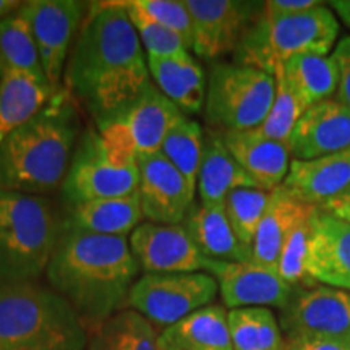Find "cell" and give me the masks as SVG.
<instances>
[{
    "label": "cell",
    "mask_w": 350,
    "mask_h": 350,
    "mask_svg": "<svg viewBox=\"0 0 350 350\" xmlns=\"http://www.w3.org/2000/svg\"><path fill=\"white\" fill-rule=\"evenodd\" d=\"M151 83L146 52L124 2H93L70 51L64 88L96 120Z\"/></svg>",
    "instance_id": "cell-1"
},
{
    "label": "cell",
    "mask_w": 350,
    "mask_h": 350,
    "mask_svg": "<svg viewBox=\"0 0 350 350\" xmlns=\"http://www.w3.org/2000/svg\"><path fill=\"white\" fill-rule=\"evenodd\" d=\"M138 273L129 239L91 234L65 221L46 278L90 331L125 310Z\"/></svg>",
    "instance_id": "cell-2"
},
{
    "label": "cell",
    "mask_w": 350,
    "mask_h": 350,
    "mask_svg": "<svg viewBox=\"0 0 350 350\" xmlns=\"http://www.w3.org/2000/svg\"><path fill=\"white\" fill-rule=\"evenodd\" d=\"M81 135L78 103L65 88L0 142V190L47 196L62 188Z\"/></svg>",
    "instance_id": "cell-3"
},
{
    "label": "cell",
    "mask_w": 350,
    "mask_h": 350,
    "mask_svg": "<svg viewBox=\"0 0 350 350\" xmlns=\"http://www.w3.org/2000/svg\"><path fill=\"white\" fill-rule=\"evenodd\" d=\"M77 310L39 281L0 282V350H86Z\"/></svg>",
    "instance_id": "cell-4"
},
{
    "label": "cell",
    "mask_w": 350,
    "mask_h": 350,
    "mask_svg": "<svg viewBox=\"0 0 350 350\" xmlns=\"http://www.w3.org/2000/svg\"><path fill=\"white\" fill-rule=\"evenodd\" d=\"M64 224L49 196L0 190V282L46 274Z\"/></svg>",
    "instance_id": "cell-5"
},
{
    "label": "cell",
    "mask_w": 350,
    "mask_h": 350,
    "mask_svg": "<svg viewBox=\"0 0 350 350\" xmlns=\"http://www.w3.org/2000/svg\"><path fill=\"white\" fill-rule=\"evenodd\" d=\"M339 33V23L325 5L299 15H271L261 8L234 52V62L269 73L301 54L327 55Z\"/></svg>",
    "instance_id": "cell-6"
},
{
    "label": "cell",
    "mask_w": 350,
    "mask_h": 350,
    "mask_svg": "<svg viewBox=\"0 0 350 350\" xmlns=\"http://www.w3.org/2000/svg\"><path fill=\"white\" fill-rule=\"evenodd\" d=\"M275 78L237 62H216L208 77L204 116L219 131L258 129L271 111Z\"/></svg>",
    "instance_id": "cell-7"
},
{
    "label": "cell",
    "mask_w": 350,
    "mask_h": 350,
    "mask_svg": "<svg viewBox=\"0 0 350 350\" xmlns=\"http://www.w3.org/2000/svg\"><path fill=\"white\" fill-rule=\"evenodd\" d=\"M137 157L124 152L100 137L96 129L81 131L62 183L70 208L86 201L117 198L138 190Z\"/></svg>",
    "instance_id": "cell-8"
},
{
    "label": "cell",
    "mask_w": 350,
    "mask_h": 350,
    "mask_svg": "<svg viewBox=\"0 0 350 350\" xmlns=\"http://www.w3.org/2000/svg\"><path fill=\"white\" fill-rule=\"evenodd\" d=\"M183 116L154 83H150L119 111L96 120V130L113 148L139 157L161 152L164 138Z\"/></svg>",
    "instance_id": "cell-9"
},
{
    "label": "cell",
    "mask_w": 350,
    "mask_h": 350,
    "mask_svg": "<svg viewBox=\"0 0 350 350\" xmlns=\"http://www.w3.org/2000/svg\"><path fill=\"white\" fill-rule=\"evenodd\" d=\"M217 292V281L208 273H150L133 284L129 305L151 323L169 327L211 305Z\"/></svg>",
    "instance_id": "cell-10"
},
{
    "label": "cell",
    "mask_w": 350,
    "mask_h": 350,
    "mask_svg": "<svg viewBox=\"0 0 350 350\" xmlns=\"http://www.w3.org/2000/svg\"><path fill=\"white\" fill-rule=\"evenodd\" d=\"M90 3L78 0H29L21 10L31 26L44 75L52 88H64L67 60L86 18Z\"/></svg>",
    "instance_id": "cell-11"
},
{
    "label": "cell",
    "mask_w": 350,
    "mask_h": 350,
    "mask_svg": "<svg viewBox=\"0 0 350 350\" xmlns=\"http://www.w3.org/2000/svg\"><path fill=\"white\" fill-rule=\"evenodd\" d=\"M279 325L287 338L350 339V292L325 284L294 288Z\"/></svg>",
    "instance_id": "cell-12"
},
{
    "label": "cell",
    "mask_w": 350,
    "mask_h": 350,
    "mask_svg": "<svg viewBox=\"0 0 350 350\" xmlns=\"http://www.w3.org/2000/svg\"><path fill=\"white\" fill-rule=\"evenodd\" d=\"M191 15L193 47L201 59L234 54L262 3L239 0H183Z\"/></svg>",
    "instance_id": "cell-13"
},
{
    "label": "cell",
    "mask_w": 350,
    "mask_h": 350,
    "mask_svg": "<svg viewBox=\"0 0 350 350\" xmlns=\"http://www.w3.org/2000/svg\"><path fill=\"white\" fill-rule=\"evenodd\" d=\"M137 163L138 195L144 219L154 224H182L195 203L196 188L187 182L163 152L139 156Z\"/></svg>",
    "instance_id": "cell-14"
},
{
    "label": "cell",
    "mask_w": 350,
    "mask_h": 350,
    "mask_svg": "<svg viewBox=\"0 0 350 350\" xmlns=\"http://www.w3.org/2000/svg\"><path fill=\"white\" fill-rule=\"evenodd\" d=\"M204 271L216 279L222 301L230 310L255 306L282 310L294 294V288L282 281L278 271L253 261L208 260Z\"/></svg>",
    "instance_id": "cell-15"
},
{
    "label": "cell",
    "mask_w": 350,
    "mask_h": 350,
    "mask_svg": "<svg viewBox=\"0 0 350 350\" xmlns=\"http://www.w3.org/2000/svg\"><path fill=\"white\" fill-rule=\"evenodd\" d=\"M129 242L144 274L198 273L208 265V258L201 255L182 224H154L146 221L133 230Z\"/></svg>",
    "instance_id": "cell-16"
},
{
    "label": "cell",
    "mask_w": 350,
    "mask_h": 350,
    "mask_svg": "<svg viewBox=\"0 0 350 350\" xmlns=\"http://www.w3.org/2000/svg\"><path fill=\"white\" fill-rule=\"evenodd\" d=\"M350 148V107L325 99L306 111L288 139L292 159L310 161Z\"/></svg>",
    "instance_id": "cell-17"
},
{
    "label": "cell",
    "mask_w": 350,
    "mask_h": 350,
    "mask_svg": "<svg viewBox=\"0 0 350 350\" xmlns=\"http://www.w3.org/2000/svg\"><path fill=\"white\" fill-rule=\"evenodd\" d=\"M281 187L301 203L325 206L350 187V148L317 159H292Z\"/></svg>",
    "instance_id": "cell-18"
},
{
    "label": "cell",
    "mask_w": 350,
    "mask_h": 350,
    "mask_svg": "<svg viewBox=\"0 0 350 350\" xmlns=\"http://www.w3.org/2000/svg\"><path fill=\"white\" fill-rule=\"evenodd\" d=\"M219 133L227 150L258 188L273 191L282 185L292 163L287 143L261 137L255 130Z\"/></svg>",
    "instance_id": "cell-19"
},
{
    "label": "cell",
    "mask_w": 350,
    "mask_h": 350,
    "mask_svg": "<svg viewBox=\"0 0 350 350\" xmlns=\"http://www.w3.org/2000/svg\"><path fill=\"white\" fill-rule=\"evenodd\" d=\"M308 275L317 284L350 292V222L318 209Z\"/></svg>",
    "instance_id": "cell-20"
},
{
    "label": "cell",
    "mask_w": 350,
    "mask_h": 350,
    "mask_svg": "<svg viewBox=\"0 0 350 350\" xmlns=\"http://www.w3.org/2000/svg\"><path fill=\"white\" fill-rule=\"evenodd\" d=\"M150 75L185 116H196L204 111L208 81L204 70L190 52L167 57H146Z\"/></svg>",
    "instance_id": "cell-21"
},
{
    "label": "cell",
    "mask_w": 350,
    "mask_h": 350,
    "mask_svg": "<svg viewBox=\"0 0 350 350\" xmlns=\"http://www.w3.org/2000/svg\"><path fill=\"white\" fill-rule=\"evenodd\" d=\"M182 227L193 240L201 255L214 261H252V250L235 237L222 206L191 204Z\"/></svg>",
    "instance_id": "cell-22"
},
{
    "label": "cell",
    "mask_w": 350,
    "mask_h": 350,
    "mask_svg": "<svg viewBox=\"0 0 350 350\" xmlns=\"http://www.w3.org/2000/svg\"><path fill=\"white\" fill-rule=\"evenodd\" d=\"M256 187L227 150L219 131H208L196 178V191L204 206H222L235 188ZM258 188V187H256Z\"/></svg>",
    "instance_id": "cell-23"
},
{
    "label": "cell",
    "mask_w": 350,
    "mask_h": 350,
    "mask_svg": "<svg viewBox=\"0 0 350 350\" xmlns=\"http://www.w3.org/2000/svg\"><path fill=\"white\" fill-rule=\"evenodd\" d=\"M314 208L317 206L305 204L294 198L282 187L275 188L253 240L252 261L262 268L278 269L279 255L288 234L297 222Z\"/></svg>",
    "instance_id": "cell-24"
},
{
    "label": "cell",
    "mask_w": 350,
    "mask_h": 350,
    "mask_svg": "<svg viewBox=\"0 0 350 350\" xmlns=\"http://www.w3.org/2000/svg\"><path fill=\"white\" fill-rule=\"evenodd\" d=\"M227 313L221 305L191 313L161 332L157 350H234Z\"/></svg>",
    "instance_id": "cell-25"
},
{
    "label": "cell",
    "mask_w": 350,
    "mask_h": 350,
    "mask_svg": "<svg viewBox=\"0 0 350 350\" xmlns=\"http://www.w3.org/2000/svg\"><path fill=\"white\" fill-rule=\"evenodd\" d=\"M57 91L47 80L25 72L0 77V142L38 116Z\"/></svg>",
    "instance_id": "cell-26"
},
{
    "label": "cell",
    "mask_w": 350,
    "mask_h": 350,
    "mask_svg": "<svg viewBox=\"0 0 350 350\" xmlns=\"http://www.w3.org/2000/svg\"><path fill=\"white\" fill-rule=\"evenodd\" d=\"M138 190L126 196L103 198L70 208L68 222L78 229L107 237H125L143 224Z\"/></svg>",
    "instance_id": "cell-27"
},
{
    "label": "cell",
    "mask_w": 350,
    "mask_h": 350,
    "mask_svg": "<svg viewBox=\"0 0 350 350\" xmlns=\"http://www.w3.org/2000/svg\"><path fill=\"white\" fill-rule=\"evenodd\" d=\"M90 331L86 350H157L152 323L135 310H122Z\"/></svg>",
    "instance_id": "cell-28"
},
{
    "label": "cell",
    "mask_w": 350,
    "mask_h": 350,
    "mask_svg": "<svg viewBox=\"0 0 350 350\" xmlns=\"http://www.w3.org/2000/svg\"><path fill=\"white\" fill-rule=\"evenodd\" d=\"M288 86L308 109L325 99H331L339 85L338 65L331 55L301 54L282 67Z\"/></svg>",
    "instance_id": "cell-29"
},
{
    "label": "cell",
    "mask_w": 350,
    "mask_h": 350,
    "mask_svg": "<svg viewBox=\"0 0 350 350\" xmlns=\"http://www.w3.org/2000/svg\"><path fill=\"white\" fill-rule=\"evenodd\" d=\"M8 72H25L47 80L31 26L21 7L0 20V77Z\"/></svg>",
    "instance_id": "cell-30"
},
{
    "label": "cell",
    "mask_w": 350,
    "mask_h": 350,
    "mask_svg": "<svg viewBox=\"0 0 350 350\" xmlns=\"http://www.w3.org/2000/svg\"><path fill=\"white\" fill-rule=\"evenodd\" d=\"M234 350H284L282 329L269 308H235L227 313Z\"/></svg>",
    "instance_id": "cell-31"
},
{
    "label": "cell",
    "mask_w": 350,
    "mask_h": 350,
    "mask_svg": "<svg viewBox=\"0 0 350 350\" xmlns=\"http://www.w3.org/2000/svg\"><path fill=\"white\" fill-rule=\"evenodd\" d=\"M318 209L319 208H314L313 211H310L297 222L288 234L286 243H284L281 255H279L278 269L275 271L281 275L282 281L287 282L292 288L312 287L317 284L308 275V256Z\"/></svg>",
    "instance_id": "cell-32"
},
{
    "label": "cell",
    "mask_w": 350,
    "mask_h": 350,
    "mask_svg": "<svg viewBox=\"0 0 350 350\" xmlns=\"http://www.w3.org/2000/svg\"><path fill=\"white\" fill-rule=\"evenodd\" d=\"M203 129L191 117L183 116L164 138L161 152L180 172L191 187L196 188V178L203 156Z\"/></svg>",
    "instance_id": "cell-33"
},
{
    "label": "cell",
    "mask_w": 350,
    "mask_h": 350,
    "mask_svg": "<svg viewBox=\"0 0 350 350\" xmlns=\"http://www.w3.org/2000/svg\"><path fill=\"white\" fill-rule=\"evenodd\" d=\"M273 191L256 187H242L232 190L224 201V209L232 230L239 242L248 250H252L256 230L268 209Z\"/></svg>",
    "instance_id": "cell-34"
},
{
    "label": "cell",
    "mask_w": 350,
    "mask_h": 350,
    "mask_svg": "<svg viewBox=\"0 0 350 350\" xmlns=\"http://www.w3.org/2000/svg\"><path fill=\"white\" fill-rule=\"evenodd\" d=\"M274 78L275 94L273 106H271V111L265 122L258 129L253 130L258 131L261 137L288 144L292 131H294L295 125L299 124L301 116L308 111V106L288 86L286 78H284L282 67L274 73Z\"/></svg>",
    "instance_id": "cell-35"
},
{
    "label": "cell",
    "mask_w": 350,
    "mask_h": 350,
    "mask_svg": "<svg viewBox=\"0 0 350 350\" xmlns=\"http://www.w3.org/2000/svg\"><path fill=\"white\" fill-rule=\"evenodd\" d=\"M124 3L130 21L137 29L143 49L146 52V57H167L188 51L187 44L183 42V39L177 33H174L172 29L165 28L159 21L152 20L151 16L143 13L135 5L133 0Z\"/></svg>",
    "instance_id": "cell-36"
},
{
    "label": "cell",
    "mask_w": 350,
    "mask_h": 350,
    "mask_svg": "<svg viewBox=\"0 0 350 350\" xmlns=\"http://www.w3.org/2000/svg\"><path fill=\"white\" fill-rule=\"evenodd\" d=\"M143 13L159 21L165 28L172 29L187 44L188 51L193 47V28L191 15L183 0H133Z\"/></svg>",
    "instance_id": "cell-37"
},
{
    "label": "cell",
    "mask_w": 350,
    "mask_h": 350,
    "mask_svg": "<svg viewBox=\"0 0 350 350\" xmlns=\"http://www.w3.org/2000/svg\"><path fill=\"white\" fill-rule=\"evenodd\" d=\"M331 57L339 72L338 100L350 107V36L340 39Z\"/></svg>",
    "instance_id": "cell-38"
},
{
    "label": "cell",
    "mask_w": 350,
    "mask_h": 350,
    "mask_svg": "<svg viewBox=\"0 0 350 350\" xmlns=\"http://www.w3.org/2000/svg\"><path fill=\"white\" fill-rule=\"evenodd\" d=\"M284 350H350V339L331 338H287Z\"/></svg>",
    "instance_id": "cell-39"
},
{
    "label": "cell",
    "mask_w": 350,
    "mask_h": 350,
    "mask_svg": "<svg viewBox=\"0 0 350 350\" xmlns=\"http://www.w3.org/2000/svg\"><path fill=\"white\" fill-rule=\"evenodd\" d=\"M323 5L317 0H268L262 2V8L271 15H299L312 8Z\"/></svg>",
    "instance_id": "cell-40"
},
{
    "label": "cell",
    "mask_w": 350,
    "mask_h": 350,
    "mask_svg": "<svg viewBox=\"0 0 350 350\" xmlns=\"http://www.w3.org/2000/svg\"><path fill=\"white\" fill-rule=\"evenodd\" d=\"M319 209L331 214V216L342 219L345 222H350V187L344 191V193H340L339 196H336V198L327 201L325 206H321Z\"/></svg>",
    "instance_id": "cell-41"
},
{
    "label": "cell",
    "mask_w": 350,
    "mask_h": 350,
    "mask_svg": "<svg viewBox=\"0 0 350 350\" xmlns=\"http://www.w3.org/2000/svg\"><path fill=\"white\" fill-rule=\"evenodd\" d=\"M331 7H334V10L338 12L340 20H344V23L350 28V0H338V2H331Z\"/></svg>",
    "instance_id": "cell-42"
},
{
    "label": "cell",
    "mask_w": 350,
    "mask_h": 350,
    "mask_svg": "<svg viewBox=\"0 0 350 350\" xmlns=\"http://www.w3.org/2000/svg\"><path fill=\"white\" fill-rule=\"evenodd\" d=\"M21 5H23V2H18V0H0V20L7 18L13 12L18 10Z\"/></svg>",
    "instance_id": "cell-43"
}]
</instances>
